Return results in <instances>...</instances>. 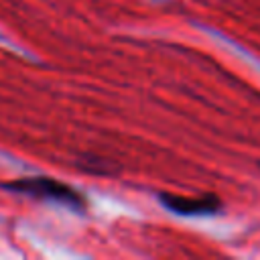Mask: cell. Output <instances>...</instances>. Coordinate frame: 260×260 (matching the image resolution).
<instances>
[{
	"instance_id": "cell-1",
	"label": "cell",
	"mask_w": 260,
	"mask_h": 260,
	"mask_svg": "<svg viewBox=\"0 0 260 260\" xmlns=\"http://www.w3.org/2000/svg\"><path fill=\"white\" fill-rule=\"evenodd\" d=\"M2 187L12 191V193L26 195L32 199L55 201V203L67 205L75 211L85 209V197L79 191H75L73 187H69L67 183H61L53 177H20V179H14L10 183H4Z\"/></svg>"
},
{
	"instance_id": "cell-2",
	"label": "cell",
	"mask_w": 260,
	"mask_h": 260,
	"mask_svg": "<svg viewBox=\"0 0 260 260\" xmlns=\"http://www.w3.org/2000/svg\"><path fill=\"white\" fill-rule=\"evenodd\" d=\"M160 203L179 215H211L221 209V201L215 195H201V197H181L171 193H160Z\"/></svg>"
}]
</instances>
